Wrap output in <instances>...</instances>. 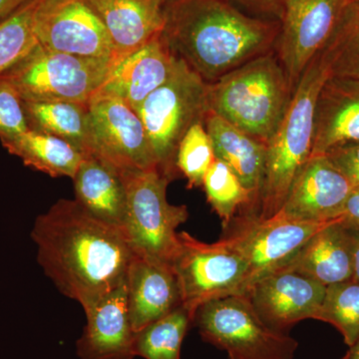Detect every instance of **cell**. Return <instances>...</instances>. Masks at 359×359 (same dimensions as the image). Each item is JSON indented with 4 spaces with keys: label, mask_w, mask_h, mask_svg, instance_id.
I'll list each match as a JSON object with an SVG mask.
<instances>
[{
    "label": "cell",
    "mask_w": 359,
    "mask_h": 359,
    "mask_svg": "<svg viewBox=\"0 0 359 359\" xmlns=\"http://www.w3.org/2000/svg\"><path fill=\"white\" fill-rule=\"evenodd\" d=\"M171 261L182 292L183 306L192 316L205 302L243 294L248 280L245 257L226 238L205 244L182 231Z\"/></svg>",
    "instance_id": "9c48e42d"
},
{
    "label": "cell",
    "mask_w": 359,
    "mask_h": 359,
    "mask_svg": "<svg viewBox=\"0 0 359 359\" xmlns=\"http://www.w3.org/2000/svg\"><path fill=\"white\" fill-rule=\"evenodd\" d=\"M178 59L161 33L114 63L96 95L115 97L136 110L151 93L166 83Z\"/></svg>",
    "instance_id": "2e32d148"
},
{
    "label": "cell",
    "mask_w": 359,
    "mask_h": 359,
    "mask_svg": "<svg viewBox=\"0 0 359 359\" xmlns=\"http://www.w3.org/2000/svg\"><path fill=\"white\" fill-rule=\"evenodd\" d=\"M353 186L325 155L311 156L295 178L287 200L276 216L327 223L341 215Z\"/></svg>",
    "instance_id": "9a60e30c"
},
{
    "label": "cell",
    "mask_w": 359,
    "mask_h": 359,
    "mask_svg": "<svg viewBox=\"0 0 359 359\" xmlns=\"http://www.w3.org/2000/svg\"><path fill=\"white\" fill-rule=\"evenodd\" d=\"M342 359H359V339L353 346L349 347L348 353Z\"/></svg>",
    "instance_id": "74e56055"
},
{
    "label": "cell",
    "mask_w": 359,
    "mask_h": 359,
    "mask_svg": "<svg viewBox=\"0 0 359 359\" xmlns=\"http://www.w3.org/2000/svg\"><path fill=\"white\" fill-rule=\"evenodd\" d=\"M330 75L321 49L304 70L285 117L266 144L257 218L271 219L280 211L295 178L311 158L316 100Z\"/></svg>",
    "instance_id": "277c9868"
},
{
    "label": "cell",
    "mask_w": 359,
    "mask_h": 359,
    "mask_svg": "<svg viewBox=\"0 0 359 359\" xmlns=\"http://www.w3.org/2000/svg\"><path fill=\"white\" fill-rule=\"evenodd\" d=\"M23 101L13 85L0 76V141L28 131Z\"/></svg>",
    "instance_id": "1f68e13d"
},
{
    "label": "cell",
    "mask_w": 359,
    "mask_h": 359,
    "mask_svg": "<svg viewBox=\"0 0 359 359\" xmlns=\"http://www.w3.org/2000/svg\"><path fill=\"white\" fill-rule=\"evenodd\" d=\"M341 218L346 223L359 228V187H354L347 198Z\"/></svg>",
    "instance_id": "e575fe53"
},
{
    "label": "cell",
    "mask_w": 359,
    "mask_h": 359,
    "mask_svg": "<svg viewBox=\"0 0 359 359\" xmlns=\"http://www.w3.org/2000/svg\"><path fill=\"white\" fill-rule=\"evenodd\" d=\"M244 13L264 20H278L282 18L287 0H226Z\"/></svg>",
    "instance_id": "836d02e7"
},
{
    "label": "cell",
    "mask_w": 359,
    "mask_h": 359,
    "mask_svg": "<svg viewBox=\"0 0 359 359\" xmlns=\"http://www.w3.org/2000/svg\"><path fill=\"white\" fill-rule=\"evenodd\" d=\"M215 160L214 148L205 123H197L187 132L177 150V169L188 180L189 189L203 186L205 175Z\"/></svg>",
    "instance_id": "4dcf8cb0"
},
{
    "label": "cell",
    "mask_w": 359,
    "mask_h": 359,
    "mask_svg": "<svg viewBox=\"0 0 359 359\" xmlns=\"http://www.w3.org/2000/svg\"><path fill=\"white\" fill-rule=\"evenodd\" d=\"M135 111L145 127L158 169L171 181L178 178L177 150L191 127L205 123L210 112L209 83L179 58L166 83Z\"/></svg>",
    "instance_id": "5b68a950"
},
{
    "label": "cell",
    "mask_w": 359,
    "mask_h": 359,
    "mask_svg": "<svg viewBox=\"0 0 359 359\" xmlns=\"http://www.w3.org/2000/svg\"><path fill=\"white\" fill-rule=\"evenodd\" d=\"M126 189L125 236L134 254L171 264L179 245L177 230L189 217L186 205L170 204L171 180L157 168L121 172Z\"/></svg>",
    "instance_id": "52a82bcc"
},
{
    "label": "cell",
    "mask_w": 359,
    "mask_h": 359,
    "mask_svg": "<svg viewBox=\"0 0 359 359\" xmlns=\"http://www.w3.org/2000/svg\"><path fill=\"white\" fill-rule=\"evenodd\" d=\"M325 290L309 276L282 269L259 278L243 294L266 325L287 332L299 321L318 320Z\"/></svg>",
    "instance_id": "5bb4252c"
},
{
    "label": "cell",
    "mask_w": 359,
    "mask_h": 359,
    "mask_svg": "<svg viewBox=\"0 0 359 359\" xmlns=\"http://www.w3.org/2000/svg\"><path fill=\"white\" fill-rule=\"evenodd\" d=\"M349 240H351V257H353V280L359 283V228L347 224Z\"/></svg>",
    "instance_id": "d590c367"
},
{
    "label": "cell",
    "mask_w": 359,
    "mask_h": 359,
    "mask_svg": "<svg viewBox=\"0 0 359 359\" xmlns=\"http://www.w3.org/2000/svg\"><path fill=\"white\" fill-rule=\"evenodd\" d=\"M347 0H287L275 44L278 60L295 87L334 33Z\"/></svg>",
    "instance_id": "4fadbf2b"
},
{
    "label": "cell",
    "mask_w": 359,
    "mask_h": 359,
    "mask_svg": "<svg viewBox=\"0 0 359 359\" xmlns=\"http://www.w3.org/2000/svg\"><path fill=\"white\" fill-rule=\"evenodd\" d=\"M194 323L202 339L226 351L230 359H294L297 340L266 325L245 294L205 302Z\"/></svg>",
    "instance_id": "ba28073f"
},
{
    "label": "cell",
    "mask_w": 359,
    "mask_h": 359,
    "mask_svg": "<svg viewBox=\"0 0 359 359\" xmlns=\"http://www.w3.org/2000/svg\"><path fill=\"white\" fill-rule=\"evenodd\" d=\"M355 142H359V79L330 75L316 100L311 156L325 155Z\"/></svg>",
    "instance_id": "d6986e66"
},
{
    "label": "cell",
    "mask_w": 359,
    "mask_h": 359,
    "mask_svg": "<svg viewBox=\"0 0 359 359\" xmlns=\"http://www.w3.org/2000/svg\"><path fill=\"white\" fill-rule=\"evenodd\" d=\"M193 318L183 306L153 321L135 335V355L145 359H181V347Z\"/></svg>",
    "instance_id": "484cf974"
},
{
    "label": "cell",
    "mask_w": 359,
    "mask_h": 359,
    "mask_svg": "<svg viewBox=\"0 0 359 359\" xmlns=\"http://www.w3.org/2000/svg\"><path fill=\"white\" fill-rule=\"evenodd\" d=\"M113 65L102 59L48 50L37 42L0 76L13 85L22 101L88 103Z\"/></svg>",
    "instance_id": "8992f818"
},
{
    "label": "cell",
    "mask_w": 359,
    "mask_h": 359,
    "mask_svg": "<svg viewBox=\"0 0 359 359\" xmlns=\"http://www.w3.org/2000/svg\"><path fill=\"white\" fill-rule=\"evenodd\" d=\"M318 320L334 325L351 347L359 339V283L354 280L328 285Z\"/></svg>",
    "instance_id": "f1b7e54d"
},
{
    "label": "cell",
    "mask_w": 359,
    "mask_h": 359,
    "mask_svg": "<svg viewBox=\"0 0 359 359\" xmlns=\"http://www.w3.org/2000/svg\"><path fill=\"white\" fill-rule=\"evenodd\" d=\"M84 311L87 323L77 341L79 359H134L136 334L130 320L126 278Z\"/></svg>",
    "instance_id": "e0dca14e"
},
{
    "label": "cell",
    "mask_w": 359,
    "mask_h": 359,
    "mask_svg": "<svg viewBox=\"0 0 359 359\" xmlns=\"http://www.w3.org/2000/svg\"><path fill=\"white\" fill-rule=\"evenodd\" d=\"M72 180L78 204L94 218L123 230L126 189L121 172L102 158L87 154Z\"/></svg>",
    "instance_id": "7402d4cb"
},
{
    "label": "cell",
    "mask_w": 359,
    "mask_h": 359,
    "mask_svg": "<svg viewBox=\"0 0 359 359\" xmlns=\"http://www.w3.org/2000/svg\"><path fill=\"white\" fill-rule=\"evenodd\" d=\"M28 128L62 139L83 155L91 153L88 103L23 101Z\"/></svg>",
    "instance_id": "cb8c5ba5"
},
{
    "label": "cell",
    "mask_w": 359,
    "mask_h": 359,
    "mask_svg": "<svg viewBox=\"0 0 359 359\" xmlns=\"http://www.w3.org/2000/svg\"><path fill=\"white\" fill-rule=\"evenodd\" d=\"M28 0H0V20L11 15Z\"/></svg>",
    "instance_id": "8d00e7d4"
},
{
    "label": "cell",
    "mask_w": 359,
    "mask_h": 359,
    "mask_svg": "<svg viewBox=\"0 0 359 359\" xmlns=\"http://www.w3.org/2000/svg\"><path fill=\"white\" fill-rule=\"evenodd\" d=\"M208 202L218 214L224 230L236 215L248 214L250 208V194L226 163L216 159L203 181Z\"/></svg>",
    "instance_id": "4316f807"
},
{
    "label": "cell",
    "mask_w": 359,
    "mask_h": 359,
    "mask_svg": "<svg viewBox=\"0 0 359 359\" xmlns=\"http://www.w3.org/2000/svg\"><path fill=\"white\" fill-rule=\"evenodd\" d=\"M351 185L359 187V142L340 146L325 154Z\"/></svg>",
    "instance_id": "d6a6232c"
},
{
    "label": "cell",
    "mask_w": 359,
    "mask_h": 359,
    "mask_svg": "<svg viewBox=\"0 0 359 359\" xmlns=\"http://www.w3.org/2000/svg\"><path fill=\"white\" fill-rule=\"evenodd\" d=\"M332 222L294 221L278 216L263 219L238 214L224 229L223 238L247 261V290L263 276L285 268L318 231Z\"/></svg>",
    "instance_id": "30bf717a"
},
{
    "label": "cell",
    "mask_w": 359,
    "mask_h": 359,
    "mask_svg": "<svg viewBox=\"0 0 359 359\" xmlns=\"http://www.w3.org/2000/svg\"><path fill=\"white\" fill-rule=\"evenodd\" d=\"M323 52L332 76L359 79V6L347 4Z\"/></svg>",
    "instance_id": "83f0119b"
},
{
    "label": "cell",
    "mask_w": 359,
    "mask_h": 359,
    "mask_svg": "<svg viewBox=\"0 0 359 359\" xmlns=\"http://www.w3.org/2000/svg\"><path fill=\"white\" fill-rule=\"evenodd\" d=\"M292 90L275 50L209 83L210 111L268 144L285 117Z\"/></svg>",
    "instance_id": "3957f363"
},
{
    "label": "cell",
    "mask_w": 359,
    "mask_h": 359,
    "mask_svg": "<svg viewBox=\"0 0 359 359\" xmlns=\"http://www.w3.org/2000/svg\"><path fill=\"white\" fill-rule=\"evenodd\" d=\"M0 142L9 154L20 158L25 166L52 178L72 179L84 157L62 139L30 129L20 136Z\"/></svg>",
    "instance_id": "d4e9b609"
},
{
    "label": "cell",
    "mask_w": 359,
    "mask_h": 359,
    "mask_svg": "<svg viewBox=\"0 0 359 359\" xmlns=\"http://www.w3.org/2000/svg\"><path fill=\"white\" fill-rule=\"evenodd\" d=\"M280 26L226 0H169L162 35L177 57L212 83L273 51Z\"/></svg>",
    "instance_id": "7a4b0ae2"
},
{
    "label": "cell",
    "mask_w": 359,
    "mask_h": 359,
    "mask_svg": "<svg viewBox=\"0 0 359 359\" xmlns=\"http://www.w3.org/2000/svg\"><path fill=\"white\" fill-rule=\"evenodd\" d=\"M130 320L135 334L183 306L171 264L134 254L126 273Z\"/></svg>",
    "instance_id": "ac0fdd59"
},
{
    "label": "cell",
    "mask_w": 359,
    "mask_h": 359,
    "mask_svg": "<svg viewBox=\"0 0 359 359\" xmlns=\"http://www.w3.org/2000/svg\"><path fill=\"white\" fill-rule=\"evenodd\" d=\"M33 30L39 44L48 50L119 60L105 26L84 0H39Z\"/></svg>",
    "instance_id": "8fae6325"
},
{
    "label": "cell",
    "mask_w": 359,
    "mask_h": 359,
    "mask_svg": "<svg viewBox=\"0 0 359 359\" xmlns=\"http://www.w3.org/2000/svg\"><path fill=\"white\" fill-rule=\"evenodd\" d=\"M32 238L45 275L83 309L124 282L133 256L124 231L94 218L75 200H59L39 215Z\"/></svg>",
    "instance_id": "6da1fadb"
},
{
    "label": "cell",
    "mask_w": 359,
    "mask_h": 359,
    "mask_svg": "<svg viewBox=\"0 0 359 359\" xmlns=\"http://www.w3.org/2000/svg\"><path fill=\"white\" fill-rule=\"evenodd\" d=\"M105 26L121 59L160 35L169 0H84Z\"/></svg>",
    "instance_id": "ffe728a7"
},
{
    "label": "cell",
    "mask_w": 359,
    "mask_h": 359,
    "mask_svg": "<svg viewBox=\"0 0 359 359\" xmlns=\"http://www.w3.org/2000/svg\"><path fill=\"white\" fill-rule=\"evenodd\" d=\"M39 0H28L0 20V74L37 44L33 18Z\"/></svg>",
    "instance_id": "f546056e"
},
{
    "label": "cell",
    "mask_w": 359,
    "mask_h": 359,
    "mask_svg": "<svg viewBox=\"0 0 359 359\" xmlns=\"http://www.w3.org/2000/svg\"><path fill=\"white\" fill-rule=\"evenodd\" d=\"M283 269L309 276L325 287L353 280L351 240L344 219L318 231Z\"/></svg>",
    "instance_id": "603a6c76"
},
{
    "label": "cell",
    "mask_w": 359,
    "mask_h": 359,
    "mask_svg": "<svg viewBox=\"0 0 359 359\" xmlns=\"http://www.w3.org/2000/svg\"><path fill=\"white\" fill-rule=\"evenodd\" d=\"M205 127L211 138L215 157L226 163L250 194L245 216H257L266 165V144L241 131L210 111ZM241 215V214H240Z\"/></svg>",
    "instance_id": "44dd1931"
},
{
    "label": "cell",
    "mask_w": 359,
    "mask_h": 359,
    "mask_svg": "<svg viewBox=\"0 0 359 359\" xmlns=\"http://www.w3.org/2000/svg\"><path fill=\"white\" fill-rule=\"evenodd\" d=\"M355 4V6H359V0H347V4Z\"/></svg>",
    "instance_id": "f35d334b"
},
{
    "label": "cell",
    "mask_w": 359,
    "mask_h": 359,
    "mask_svg": "<svg viewBox=\"0 0 359 359\" xmlns=\"http://www.w3.org/2000/svg\"><path fill=\"white\" fill-rule=\"evenodd\" d=\"M88 108L90 154L107 161L120 172L158 169L145 127L128 104L115 97L95 95Z\"/></svg>",
    "instance_id": "7c38bea8"
}]
</instances>
